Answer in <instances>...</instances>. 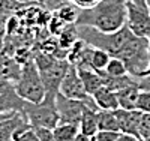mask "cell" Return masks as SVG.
<instances>
[{
  "instance_id": "obj_37",
  "label": "cell",
  "mask_w": 150,
  "mask_h": 141,
  "mask_svg": "<svg viewBox=\"0 0 150 141\" xmlns=\"http://www.w3.org/2000/svg\"><path fill=\"white\" fill-rule=\"evenodd\" d=\"M89 141H96V140H95V138H90V140H89Z\"/></svg>"
},
{
  "instance_id": "obj_32",
  "label": "cell",
  "mask_w": 150,
  "mask_h": 141,
  "mask_svg": "<svg viewBox=\"0 0 150 141\" xmlns=\"http://www.w3.org/2000/svg\"><path fill=\"white\" fill-rule=\"evenodd\" d=\"M11 114H12V113H0V122H2V120H5L6 117H9Z\"/></svg>"
},
{
  "instance_id": "obj_17",
  "label": "cell",
  "mask_w": 150,
  "mask_h": 141,
  "mask_svg": "<svg viewBox=\"0 0 150 141\" xmlns=\"http://www.w3.org/2000/svg\"><path fill=\"white\" fill-rule=\"evenodd\" d=\"M98 126H99V131H119L120 132L116 110H99Z\"/></svg>"
},
{
  "instance_id": "obj_7",
  "label": "cell",
  "mask_w": 150,
  "mask_h": 141,
  "mask_svg": "<svg viewBox=\"0 0 150 141\" xmlns=\"http://www.w3.org/2000/svg\"><path fill=\"white\" fill-rule=\"evenodd\" d=\"M69 65L71 63L66 59H54L50 65H47L45 68H42L39 71L44 86H45V90H47V95H57L59 93L60 84L68 72Z\"/></svg>"
},
{
  "instance_id": "obj_23",
  "label": "cell",
  "mask_w": 150,
  "mask_h": 141,
  "mask_svg": "<svg viewBox=\"0 0 150 141\" xmlns=\"http://www.w3.org/2000/svg\"><path fill=\"white\" fill-rule=\"evenodd\" d=\"M138 135L141 140H149L150 138V113H143L140 119V129Z\"/></svg>"
},
{
  "instance_id": "obj_36",
  "label": "cell",
  "mask_w": 150,
  "mask_h": 141,
  "mask_svg": "<svg viewBox=\"0 0 150 141\" xmlns=\"http://www.w3.org/2000/svg\"><path fill=\"white\" fill-rule=\"evenodd\" d=\"M147 39H149V48H150V35H149V38H147Z\"/></svg>"
},
{
  "instance_id": "obj_18",
  "label": "cell",
  "mask_w": 150,
  "mask_h": 141,
  "mask_svg": "<svg viewBox=\"0 0 150 141\" xmlns=\"http://www.w3.org/2000/svg\"><path fill=\"white\" fill-rule=\"evenodd\" d=\"M78 39H80V35H78L77 24H69L68 27L57 36L59 45L63 48V50H66V51H68L75 42H77Z\"/></svg>"
},
{
  "instance_id": "obj_35",
  "label": "cell",
  "mask_w": 150,
  "mask_h": 141,
  "mask_svg": "<svg viewBox=\"0 0 150 141\" xmlns=\"http://www.w3.org/2000/svg\"><path fill=\"white\" fill-rule=\"evenodd\" d=\"M144 2H146V6H147V9L150 12V0H144Z\"/></svg>"
},
{
  "instance_id": "obj_20",
  "label": "cell",
  "mask_w": 150,
  "mask_h": 141,
  "mask_svg": "<svg viewBox=\"0 0 150 141\" xmlns=\"http://www.w3.org/2000/svg\"><path fill=\"white\" fill-rule=\"evenodd\" d=\"M104 72L110 77H123V75H128V68L125 65V62L119 57H111L108 65L105 66Z\"/></svg>"
},
{
  "instance_id": "obj_2",
  "label": "cell",
  "mask_w": 150,
  "mask_h": 141,
  "mask_svg": "<svg viewBox=\"0 0 150 141\" xmlns=\"http://www.w3.org/2000/svg\"><path fill=\"white\" fill-rule=\"evenodd\" d=\"M126 2L128 0H102L92 9L80 11L77 26H90V27L112 33L126 24Z\"/></svg>"
},
{
  "instance_id": "obj_34",
  "label": "cell",
  "mask_w": 150,
  "mask_h": 141,
  "mask_svg": "<svg viewBox=\"0 0 150 141\" xmlns=\"http://www.w3.org/2000/svg\"><path fill=\"white\" fill-rule=\"evenodd\" d=\"M131 2H135V3H140V5H146L144 0H131Z\"/></svg>"
},
{
  "instance_id": "obj_22",
  "label": "cell",
  "mask_w": 150,
  "mask_h": 141,
  "mask_svg": "<svg viewBox=\"0 0 150 141\" xmlns=\"http://www.w3.org/2000/svg\"><path fill=\"white\" fill-rule=\"evenodd\" d=\"M87 42H84L81 38L75 42L69 50H68V56H66V60L71 63V65H77V62L81 59V56L84 54V51H86V48H87Z\"/></svg>"
},
{
  "instance_id": "obj_19",
  "label": "cell",
  "mask_w": 150,
  "mask_h": 141,
  "mask_svg": "<svg viewBox=\"0 0 150 141\" xmlns=\"http://www.w3.org/2000/svg\"><path fill=\"white\" fill-rule=\"evenodd\" d=\"M53 14L57 15L60 20H63L66 24H75L80 15V9L77 6H74L72 3L66 2L63 6H60L57 11H54Z\"/></svg>"
},
{
  "instance_id": "obj_1",
  "label": "cell",
  "mask_w": 150,
  "mask_h": 141,
  "mask_svg": "<svg viewBox=\"0 0 150 141\" xmlns=\"http://www.w3.org/2000/svg\"><path fill=\"white\" fill-rule=\"evenodd\" d=\"M80 38L95 48H101L111 56L119 57L125 62L129 75L143 78L149 62L150 48L147 38L135 36L126 26L117 32L104 33L90 26H77Z\"/></svg>"
},
{
  "instance_id": "obj_16",
  "label": "cell",
  "mask_w": 150,
  "mask_h": 141,
  "mask_svg": "<svg viewBox=\"0 0 150 141\" xmlns=\"http://www.w3.org/2000/svg\"><path fill=\"white\" fill-rule=\"evenodd\" d=\"M53 134L57 141H75L81 134L78 123H57L53 129Z\"/></svg>"
},
{
  "instance_id": "obj_38",
  "label": "cell",
  "mask_w": 150,
  "mask_h": 141,
  "mask_svg": "<svg viewBox=\"0 0 150 141\" xmlns=\"http://www.w3.org/2000/svg\"><path fill=\"white\" fill-rule=\"evenodd\" d=\"M146 141H150V138H149V140H146Z\"/></svg>"
},
{
  "instance_id": "obj_10",
  "label": "cell",
  "mask_w": 150,
  "mask_h": 141,
  "mask_svg": "<svg viewBox=\"0 0 150 141\" xmlns=\"http://www.w3.org/2000/svg\"><path fill=\"white\" fill-rule=\"evenodd\" d=\"M141 110H123V108H117L116 110V116H117V122H119V129L122 134H129V135H138V129H140V119H141Z\"/></svg>"
},
{
  "instance_id": "obj_13",
  "label": "cell",
  "mask_w": 150,
  "mask_h": 141,
  "mask_svg": "<svg viewBox=\"0 0 150 141\" xmlns=\"http://www.w3.org/2000/svg\"><path fill=\"white\" fill-rule=\"evenodd\" d=\"M92 96H93L95 104L99 110H117V108H120L119 101H117V93L107 86H102L101 89H98Z\"/></svg>"
},
{
  "instance_id": "obj_27",
  "label": "cell",
  "mask_w": 150,
  "mask_h": 141,
  "mask_svg": "<svg viewBox=\"0 0 150 141\" xmlns=\"http://www.w3.org/2000/svg\"><path fill=\"white\" fill-rule=\"evenodd\" d=\"M35 132H36L39 141H57L53 134V129H48V128H35Z\"/></svg>"
},
{
  "instance_id": "obj_15",
  "label": "cell",
  "mask_w": 150,
  "mask_h": 141,
  "mask_svg": "<svg viewBox=\"0 0 150 141\" xmlns=\"http://www.w3.org/2000/svg\"><path fill=\"white\" fill-rule=\"evenodd\" d=\"M78 74H80V78L83 81V86L86 89V92L89 95H93L98 89H101L104 86V80H102L101 74H99V71H96L93 68L78 69Z\"/></svg>"
},
{
  "instance_id": "obj_8",
  "label": "cell",
  "mask_w": 150,
  "mask_h": 141,
  "mask_svg": "<svg viewBox=\"0 0 150 141\" xmlns=\"http://www.w3.org/2000/svg\"><path fill=\"white\" fill-rule=\"evenodd\" d=\"M86 104L77 99H71L60 92L56 95V108L59 113L60 123H78Z\"/></svg>"
},
{
  "instance_id": "obj_12",
  "label": "cell",
  "mask_w": 150,
  "mask_h": 141,
  "mask_svg": "<svg viewBox=\"0 0 150 141\" xmlns=\"http://www.w3.org/2000/svg\"><path fill=\"white\" fill-rule=\"evenodd\" d=\"M27 119L23 116V113H12L9 117L0 122V141H12L18 128Z\"/></svg>"
},
{
  "instance_id": "obj_14",
  "label": "cell",
  "mask_w": 150,
  "mask_h": 141,
  "mask_svg": "<svg viewBox=\"0 0 150 141\" xmlns=\"http://www.w3.org/2000/svg\"><path fill=\"white\" fill-rule=\"evenodd\" d=\"M98 111L99 110H93L90 107H84L81 119H80V131L83 135L93 138L96 135V132L99 131L98 126Z\"/></svg>"
},
{
  "instance_id": "obj_21",
  "label": "cell",
  "mask_w": 150,
  "mask_h": 141,
  "mask_svg": "<svg viewBox=\"0 0 150 141\" xmlns=\"http://www.w3.org/2000/svg\"><path fill=\"white\" fill-rule=\"evenodd\" d=\"M110 59H111V56L107 53V51L93 47V50H92V59H90L93 69H96V71H104L105 66L108 65Z\"/></svg>"
},
{
  "instance_id": "obj_9",
  "label": "cell",
  "mask_w": 150,
  "mask_h": 141,
  "mask_svg": "<svg viewBox=\"0 0 150 141\" xmlns=\"http://www.w3.org/2000/svg\"><path fill=\"white\" fill-rule=\"evenodd\" d=\"M24 101L15 89V83L0 80V113H23Z\"/></svg>"
},
{
  "instance_id": "obj_28",
  "label": "cell",
  "mask_w": 150,
  "mask_h": 141,
  "mask_svg": "<svg viewBox=\"0 0 150 141\" xmlns=\"http://www.w3.org/2000/svg\"><path fill=\"white\" fill-rule=\"evenodd\" d=\"M117 141H144V140H141L140 137H135V135H129V134H120Z\"/></svg>"
},
{
  "instance_id": "obj_6",
  "label": "cell",
  "mask_w": 150,
  "mask_h": 141,
  "mask_svg": "<svg viewBox=\"0 0 150 141\" xmlns=\"http://www.w3.org/2000/svg\"><path fill=\"white\" fill-rule=\"evenodd\" d=\"M126 27L140 38L150 35V12L146 5H140L128 0L126 2Z\"/></svg>"
},
{
  "instance_id": "obj_25",
  "label": "cell",
  "mask_w": 150,
  "mask_h": 141,
  "mask_svg": "<svg viewBox=\"0 0 150 141\" xmlns=\"http://www.w3.org/2000/svg\"><path fill=\"white\" fill-rule=\"evenodd\" d=\"M137 108L141 110L143 113H150V90H141Z\"/></svg>"
},
{
  "instance_id": "obj_11",
  "label": "cell",
  "mask_w": 150,
  "mask_h": 141,
  "mask_svg": "<svg viewBox=\"0 0 150 141\" xmlns=\"http://www.w3.org/2000/svg\"><path fill=\"white\" fill-rule=\"evenodd\" d=\"M117 93V101H119V107L123 110H137L138 107V98L141 93L140 84L137 81L135 84L123 87L122 90L116 92Z\"/></svg>"
},
{
  "instance_id": "obj_31",
  "label": "cell",
  "mask_w": 150,
  "mask_h": 141,
  "mask_svg": "<svg viewBox=\"0 0 150 141\" xmlns=\"http://www.w3.org/2000/svg\"><path fill=\"white\" fill-rule=\"evenodd\" d=\"M89 140H90L89 137H86V135H83V134H80V135H78V138H77V140H75V141H89Z\"/></svg>"
},
{
  "instance_id": "obj_3",
  "label": "cell",
  "mask_w": 150,
  "mask_h": 141,
  "mask_svg": "<svg viewBox=\"0 0 150 141\" xmlns=\"http://www.w3.org/2000/svg\"><path fill=\"white\" fill-rule=\"evenodd\" d=\"M15 89L18 95L26 102L38 104V102H42L45 99L47 90H45L41 72L38 69L35 60L23 65L20 78L15 83Z\"/></svg>"
},
{
  "instance_id": "obj_30",
  "label": "cell",
  "mask_w": 150,
  "mask_h": 141,
  "mask_svg": "<svg viewBox=\"0 0 150 141\" xmlns=\"http://www.w3.org/2000/svg\"><path fill=\"white\" fill-rule=\"evenodd\" d=\"M14 2H17V3L21 5L23 8L30 6V5H36V0H14Z\"/></svg>"
},
{
  "instance_id": "obj_26",
  "label": "cell",
  "mask_w": 150,
  "mask_h": 141,
  "mask_svg": "<svg viewBox=\"0 0 150 141\" xmlns=\"http://www.w3.org/2000/svg\"><path fill=\"white\" fill-rule=\"evenodd\" d=\"M68 2L72 3L74 6H77L80 11H86V9H92L98 6L102 0H68Z\"/></svg>"
},
{
  "instance_id": "obj_29",
  "label": "cell",
  "mask_w": 150,
  "mask_h": 141,
  "mask_svg": "<svg viewBox=\"0 0 150 141\" xmlns=\"http://www.w3.org/2000/svg\"><path fill=\"white\" fill-rule=\"evenodd\" d=\"M138 84L141 90H150V77H146V78H138Z\"/></svg>"
},
{
  "instance_id": "obj_4",
  "label": "cell",
  "mask_w": 150,
  "mask_h": 141,
  "mask_svg": "<svg viewBox=\"0 0 150 141\" xmlns=\"http://www.w3.org/2000/svg\"><path fill=\"white\" fill-rule=\"evenodd\" d=\"M23 116L33 128H48L54 129L60 122L56 108V95H45V99L38 104L26 102Z\"/></svg>"
},
{
  "instance_id": "obj_5",
  "label": "cell",
  "mask_w": 150,
  "mask_h": 141,
  "mask_svg": "<svg viewBox=\"0 0 150 141\" xmlns=\"http://www.w3.org/2000/svg\"><path fill=\"white\" fill-rule=\"evenodd\" d=\"M59 92L62 95L71 98V99H77V101L84 102L87 107H90L93 110H99L96 107V104H95L93 96L86 92V89L83 86V81L80 78L78 69H77V66H74V65H69L68 72H66L63 81H62V84H60V90Z\"/></svg>"
},
{
  "instance_id": "obj_24",
  "label": "cell",
  "mask_w": 150,
  "mask_h": 141,
  "mask_svg": "<svg viewBox=\"0 0 150 141\" xmlns=\"http://www.w3.org/2000/svg\"><path fill=\"white\" fill-rule=\"evenodd\" d=\"M122 132L119 131H98L93 137L96 141H117Z\"/></svg>"
},
{
  "instance_id": "obj_33",
  "label": "cell",
  "mask_w": 150,
  "mask_h": 141,
  "mask_svg": "<svg viewBox=\"0 0 150 141\" xmlns=\"http://www.w3.org/2000/svg\"><path fill=\"white\" fill-rule=\"evenodd\" d=\"M146 77H150V62H149V66H147L146 72L143 74V78H146Z\"/></svg>"
}]
</instances>
